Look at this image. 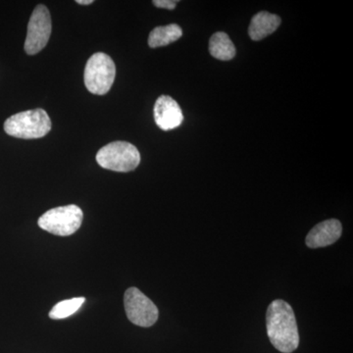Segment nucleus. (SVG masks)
Segmentation results:
<instances>
[{"label":"nucleus","mask_w":353,"mask_h":353,"mask_svg":"<svg viewBox=\"0 0 353 353\" xmlns=\"http://www.w3.org/2000/svg\"><path fill=\"white\" fill-rule=\"evenodd\" d=\"M267 334L279 352L292 353L299 347V334L292 306L282 299L274 301L266 313Z\"/></svg>","instance_id":"f257e3e1"},{"label":"nucleus","mask_w":353,"mask_h":353,"mask_svg":"<svg viewBox=\"0 0 353 353\" xmlns=\"http://www.w3.org/2000/svg\"><path fill=\"white\" fill-rule=\"evenodd\" d=\"M50 130V116L41 108L14 114L4 123L6 134L17 139L43 138Z\"/></svg>","instance_id":"f03ea898"},{"label":"nucleus","mask_w":353,"mask_h":353,"mask_svg":"<svg viewBox=\"0 0 353 353\" xmlns=\"http://www.w3.org/2000/svg\"><path fill=\"white\" fill-rule=\"evenodd\" d=\"M97 162L102 168L115 172L134 171L141 162L138 148L127 141H113L99 150Z\"/></svg>","instance_id":"7ed1b4c3"},{"label":"nucleus","mask_w":353,"mask_h":353,"mask_svg":"<svg viewBox=\"0 0 353 353\" xmlns=\"http://www.w3.org/2000/svg\"><path fill=\"white\" fill-rule=\"evenodd\" d=\"M115 76L116 66L112 58L105 53L97 52L88 60L83 81L88 92L104 95L112 88Z\"/></svg>","instance_id":"20e7f679"},{"label":"nucleus","mask_w":353,"mask_h":353,"mask_svg":"<svg viewBox=\"0 0 353 353\" xmlns=\"http://www.w3.org/2000/svg\"><path fill=\"white\" fill-rule=\"evenodd\" d=\"M83 213L79 206H60L46 211L39 217V227L48 233L59 236L75 234L82 226Z\"/></svg>","instance_id":"39448f33"},{"label":"nucleus","mask_w":353,"mask_h":353,"mask_svg":"<svg viewBox=\"0 0 353 353\" xmlns=\"http://www.w3.org/2000/svg\"><path fill=\"white\" fill-rule=\"evenodd\" d=\"M125 311L128 319L137 326L148 328L157 323L159 311L157 306L138 288H130L125 292Z\"/></svg>","instance_id":"423d86ee"},{"label":"nucleus","mask_w":353,"mask_h":353,"mask_svg":"<svg viewBox=\"0 0 353 353\" xmlns=\"http://www.w3.org/2000/svg\"><path fill=\"white\" fill-rule=\"evenodd\" d=\"M51 17L48 7L39 4L32 11L28 24L25 51L27 54L34 55L43 50L50 41Z\"/></svg>","instance_id":"0eeeda50"},{"label":"nucleus","mask_w":353,"mask_h":353,"mask_svg":"<svg viewBox=\"0 0 353 353\" xmlns=\"http://www.w3.org/2000/svg\"><path fill=\"white\" fill-rule=\"evenodd\" d=\"M155 123L163 131H170L182 124L183 115L182 109L175 99L168 95L158 97L154 104Z\"/></svg>","instance_id":"6e6552de"},{"label":"nucleus","mask_w":353,"mask_h":353,"mask_svg":"<svg viewBox=\"0 0 353 353\" xmlns=\"http://www.w3.org/2000/svg\"><path fill=\"white\" fill-rule=\"evenodd\" d=\"M343 233V226L340 221L329 219L323 221L313 227L305 239L308 248H319L333 245Z\"/></svg>","instance_id":"1a4fd4ad"},{"label":"nucleus","mask_w":353,"mask_h":353,"mask_svg":"<svg viewBox=\"0 0 353 353\" xmlns=\"http://www.w3.org/2000/svg\"><path fill=\"white\" fill-rule=\"evenodd\" d=\"M280 25L281 18L278 15L267 11H261L253 16L252 23L248 28V34L252 41H261L273 34Z\"/></svg>","instance_id":"9d476101"},{"label":"nucleus","mask_w":353,"mask_h":353,"mask_svg":"<svg viewBox=\"0 0 353 353\" xmlns=\"http://www.w3.org/2000/svg\"><path fill=\"white\" fill-rule=\"evenodd\" d=\"M209 52L222 61H229L236 57V48L226 32H215L209 41Z\"/></svg>","instance_id":"9b49d317"},{"label":"nucleus","mask_w":353,"mask_h":353,"mask_svg":"<svg viewBox=\"0 0 353 353\" xmlns=\"http://www.w3.org/2000/svg\"><path fill=\"white\" fill-rule=\"evenodd\" d=\"M182 36V28L176 24L157 27L148 37V46L152 48H161L178 41Z\"/></svg>","instance_id":"f8f14e48"},{"label":"nucleus","mask_w":353,"mask_h":353,"mask_svg":"<svg viewBox=\"0 0 353 353\" xmlns=\"http://www.w3.org/2000/svg\"><path fill=\"white\" fill-rule=\"evenodd\" d=\"M85 301V297H75V299L60 301L53 306L48 316L53 320L65 319V318L75 314L77 311L82 307Z\"/></svg>","instance_id":"ddd939ff"},{"label":"nucleus","mask_w":353,"mask_h":353,"mask_svg":"<svg viewBox=\"0 0 353 353\" xmlns=\"http://www.w3.org/2000/svg\"><path fill=\"white\" fill-rule=\"evenodd\" d=\"M179 1L175 0H153L152 3L158 8L169 9V10H173L176 8V3Z\"/></svg>","instance_id":"4468645a"},{"label":"nucleus","mask_w":353,"mask_h":353,"mask_svg":"<svg viewBox=\"0 0 353 353\" xmlns=\"http://www.w3.org/2000/svg\"><path fill=\"white\" fill-rule=\"evenodd\" d=\"M76 2L81 6H90V4L94 3V0H77Z\"/></svg>","instance_id":"2eb2a0df"}]
</instances>
